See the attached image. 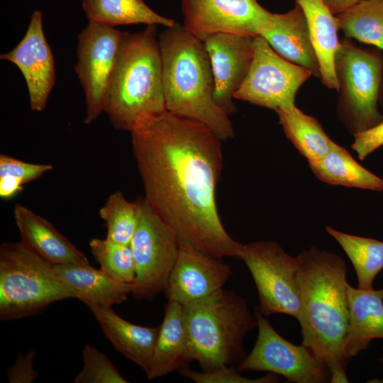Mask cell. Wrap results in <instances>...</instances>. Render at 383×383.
<instances>
[{
	"label": "cell",
	"mask_w": 383,
	"mask_h": 383,
	"mask_svg": "<svg viewBox=\"0 0 383 383\" xmlns=\"http://www.w3.org/2000/svg\"><path fill=\"white\" fill-rule=\"evenodd\" d=\"M130 133L144 199L179 243L238 258L241 243L226 231L216 206L221 139L204 123L168 111L142 119Z\"/></svg>",
	"instance_id": "obj_1"
},
{
	"label": "cell",
	"mask_w": 383,
	"mask_h": 383,
	"mask_svg": "<svg viewBox=\"0 0 383 383\" xmlns=\"http://www.w3.org/2000/svg\"><path fill=\"white\" fill-rule=\"evenodd\" d=\"M296 259L302 345L327 366L330 382H348L343 353L349 317L346 263L314 247Z\"/></svg>",
	"instance_id": "obj_2"
},
{
	"label": "cell",
	"mask_w": 383,
	"mask_h": 383,
	"mask_svg": "<svg viewBox=\"0 0 383 383\" xmlns=\"http://www.w3.org/2000/svg\"><path fill=\"white\" fill-rule=\"evenodd\" d=\"M158 39L167 111L204 123L221 140L233 138L229 116L213 99L214 78L204 42L178 23Z\"/></svg>",
	"instance_id": "obj_3"
},
{
	"label": "cell",
	"mask_w": 383,
	"mask_h": 383,
	"mask_svg": "<svg viewBox=\"0 0 383 383\" xmlns=\"http://www.w3.org/2000/svg\"><path fill=\"white\" fill-rule=\"evenodd\" d=\"M165 111L156 25L138 33L122 32L104 112L114 128L131 131L142 119Z\"/></svg>",
	"instance_id": "obj_4"
},
{
	"label": "cell",
	"mask_w": 383,
	"mask_h": 383,
	"mask_svg": "<svg viewBox=\"0 0 383 383\" xmlns=\"http://www.w3.org/2000/svg\"><path fill=\"white\" fill-rule=\"evenodd\" d=\"M182 306L190 359L197 361L203 371L244 359V338L257 326L245 299L222 288Z\"/></svg>",
	"instance_id": "obj_5"
},
{
	"label": "cell",
	"mask_w": 383,
	"mask_h": 383,
	"mask_svg": "<svg viewBox=\"0 0 383 383\" xmlns=\"http://www.w3.org/2000/svg\"><path fill=\"white\" fill-rule=\"evenodd\" d=\"M71 298L53 265L21 242L0 245V319L33 316L50 304Z\"/></svg>",
	"instance_id": "obj_6"
},
{
	"label": "cell",
	"mask_w": 383,
	"mask_h": 383,
	"mask_svg": "<svg viewBox=\"0 0 383 383\" xmlns=\"http://www.w3.org/2000/svg\"><path fill=\"white\" fill-rule=\"evenodd\" d=\"M335 68L340 92L338 114L348 129L355 134L382 121L378 111L382 58L345 37L335 54Z\"/></svg>",
	"instance_id": "obj_7"
},
{
	"label": "cell",
	"mask_w": 383,
	"mask_h": 383,
	"mask_svg": "<svg viewBox=\"0 0 383 383\" xmlns=\"http://www.w3.org/2000/svg\"><path fill=\"white\" fill-rule=\"evenodd\" d=\"M238 259L249 270L257 288L262 315L284 313L298 320L301 298L296 257L287 254L279 243L258 241L241 244Z\"/></svg>",
	"instance_id": "obj_8"
},
{
	"label": "cell",
	"mask_w": 383,
	"mask_h": 383,
	"mask_svg": "<svg viewBox=\"0 0 383 383\" xmlns=\"http://www.w3.org/2000/svg\"><path fill=\"white\" fill-rule=\"evenodd\" d=\"M130 245L135 266L131 294L137 299L151 300L165 289L178 256L179 242L144 198Z\"/></svg>",
	"instance_id": "obj_9"
},
{
	"label": "cell",
	"mask_w": 383,
	"mask_h": 383,
	"mask_svg": "<svg viewBox=\"0 0 383 383\" xmlns=\"http://www.w3.org/2000/svg\"><path fill=\"white\" fill-rule=\"evenodd\" d=\"M257 337L248 355L238 364L239 371H265L285 377L288 382L324 383L331 380L327 366L304 345L283 338L257 309Z\"/></svg>",
	"instance_id": "obj_10"
},
{
	"label": "cell",
	"mask_w": 383,
	"mask_h": 383,
	"mask_svg": "<svg viewBox=\"0 0 383 383\" xmlns=\"http://www.w3.org/2000/svg\"><path fill=\"white\" fill-rule=\"evenodd\" d=\"M311 76L309 70L282 57L258 35L254 38L250 67L234 99L276 111L295 104L297 91Z\"/></svg>",
	"instance_id": "obj_11"
},
{
	"label": "cell",
	"mask_w": 383,
	"mask_h": 383,
	"mask_svg": "<svg viewBox=\"0 0 383 383\" xmlns=\"http://www.w3.org/2000/svg\"><path fill=\"white\" fill-rule=\"evenodd\" d=\"M122 32L89 22L77 39L75 72L85 95V124L104 112V100L119 50Z\"/></svg>",
	"instance_id": "obj_12"
},
{
	"label": "cell",
	"mask_w": 383,
	"mask_h": 383,
	"mask_svg": "<svg viewBox=\"0 0 383 383\" xmlns=\"http://www.w3.org/2000/svg\"><path fill=\"white\" fill-rule=\"evenodd\" d=\"M181 8L184 28L202 41L217 33L258 36L273 14L257 0H182Z\"/></svg>",
	"instance_id": "obj_13"
},
{
	"label": "cell",
	"mask_w": 383,
	"mask_h": 383,
	"mask_svg": "<svg viewBox=\"0 0 383 383\" xmlns=\"http://www.w3.org/2000/svg\"><path fill=\"white\" fill-rule=\"evenodd\" d=\"M0 59L14 64L21 72L28 89L30 107L42 111L55 82V59L45 38L41 11L35 10L26 32L16 46L1 54Z\"/></svg>",
	"instance_id": "obj_14"
},
{
	"label": "cell",
	"mask_w": 383,
	"mask_h": 383,
	"mask_svg": "<svg viewBox=\"0 0 383 383\" xmlns=\"http://www.w3.org/2000/svg\"><path fill=\"white\" fill-rule=\"evenodd\" d=\"M232 270L222 257L179 243L178 256L164 291L168 301L185 305L223 288Z\"/></svg>",
	"instance_id": "obj_15"
},
{
	"label": "cell",
	"mask_w": 383,
	"mask_h": 383,
	"mask_svg": "<svg viewBox=\"0 0 383 383\" xmlns=\"http://www.w3.org/2000/svg\"><path fill=\"white\" fill-rule=\"evenodd\" d=\"M254 38L250 35L217 33L203 41L214 78V101L228 116L236 111L233 99L250 67Z\"/></svg>",
	"instance_id": "obj_16"
},
{
	"label": "cell",
	"mask_w": 383,
	"mask_h": 383,
	"mask_svg": "<svg viewBox=\"0 0 383 383\" xmlns=\"http://www.w3.org/2000/svg\"><path fill=\"white\" fill-rule=\"evenodd\" d=\"M13 218L21 242L42 259L53 265L89 264L83 252L50 221L28 208L16 204Z\"/></svg>",
	"instance_id": "obj_17"
},
{
	"label": "cell",
	"mask_w": 383,
	"mask_h": 383,
	"mask_svg": "<svg viewBox=\"0 0 383 383\" xmlns=\"http://www.w3.org/2000/svg\"><path fill=\"white\" fill-rule=\"evenodd\" d=\"M279 55L320 77L318 62L302 9L295 7L284 13H273L260 35Z\"/></svg>",
	"instance_id": "obj_18"
},
{
	"label": "cell",
	"mask_w": 383,
	"mask_h": 383,
	"mask_svg": "<svg viewBox=\"0 0 383 383\" xmlns=\"http://www.w3.org/2000/svg\"><path fill=\"white\" fill-rule=\"evenodd\" d=\"M348 326L343 344L348 364L374 339L383 338V288L360 289L348 284Z\"/></svg>",
	"instance_id": "obj_19"
},
{
	"label": "cell",
	"mask_w": 383,
	"mask_h": 383,
	"mask_svg": "<svg viewBox=\"0 0 383 383\" xmlns=\"http://www.w3.org/2000/svg\"><path fill=\"white\" fill-rule=\"evenodd\" d=\"M54 267L71 298L77 299L87 306L112 307L126 301L133 290V284L119 282L90 264H65Z\"/></svg>",
	"instance_id": "obj_20"
},
{
	"label": "cell",
	"mask_w": 383,
	"mask_h": 383,
	"mask_svg": "<svg viewBox=\"0 0 383 383\" xmlns=\"http://www.w3.org/2000/svg\"><path fill=\"white\" fill-rule=\"evenodd\" d=\"M87 307L115 349L147 373L159 326H143L129 322L118 316L112 307L95 305H88Z\"/></svg>",
	"instance_id": "obj_21"
},
{
	"label": "cell",
	"mask_w": 383,
	"mask_h": 383,
	"mask_svg": "<svg viewBox=\"0 0 383 383\" xmlns=\"http://www.w3.org/2000/svg\"><path fill=\"white\" fill-rule=\"evenodd\" d=\"M190 362L183 306L178 302L168 301L146 375L150 380L161 377L178 371Z\"/></svg>",
	"instance_id": "obj_22"
},
{
	"label": "cell",
	"mask_w": 383,
	"mask_h": 383,
	"mask_svg": "<svg viewBox=\"0 0 383 383\" xmlns=\"http://www.w3.org/2000/svg\"><path fill=\"white\" fill-rule=\"evenodd\" d=\"M308 23L310 38L318 62L322 83L339 91L335 57L340 46V30L336 16L323 0H296Z\"/></svg>",
	"instance_id": "obj_23"
},
{
	"label": "cell",
	"mask_w": 383,
	"mask_h": 383,
	"mask_svg": "<svg viewBox=\"0 0 383 383\" xmlns=\"http://www.w3.org/2000/svg\"><path fill=\"white\" fill-rule=\"evenodd\" d=\"M309 163L314 175L328 184L383 191V179L360 165L335 142L323 157Z\"/></svg>",
	"instance_id": "obj_24"
},
{
	"label": "cell",
	"mask_w": 383,
	"mask_h": 383,
	"mask_svg": "<svg viewBox=\"0 0 383 383\" xmlns=\"http://www.w3.org/2000/svg\"><path fill=\"white\" fill-rule=\"evenodd\" d=\"M276 112L287 138L309 162L329 151L334 141L315 118L304 113L295 104L284 105Z\"/></svg>",
	"instance_id": "obj_25"
},
{
	"label": "cell",
	"mask_w": 383,
	"mask_h": 383,
	"mask_svg": "<svg viewBox=\"0 0 383 383\" xmlns=\"http://www.w3.org/2000/svg\"><path fill=\"white\" fill-rule=\"evenodd\" d=\"M89 22L114 28L143 23L172 26L176 22L159 15L143 0H82Z\"/></svg>",
	"instance_id": "obj_26"
},
{
	"label": "cell",
	"mask_w": 383,
	"mask_h": 383,
	"mask_svg": "<svg viewBox=\"0 0 383 383\" xmlns=\"http://www.w3.org/2000/svg\"><path fill=\"white\" fill-rule=\"evenodd\" d=\"M326 231L341 246L351 261L357 278V288L373 289V282L383 270V242L338 231Z\"/></svg>",
	"instance_id": "obj_27"
},
{
	"label": "cell",
	"mask_w": 383,
	"mask_h": 383,
	"mask_svg": "<svg viewBox=\"0 0 383 383\" xmlns=\"http://www.w3.org/2000/svg\"><path fill=\"white\" fill-rule=\"evenodd\" d=\"M348 38L383 50V4L377 0H360L335 15Z\"/></svg>",
	"instance_id": "obj_28"
},
{
	"label": "cell",
	"mask_w": 383,
	"mask_h": 383,
	"mask_svg": "<svg viewBox=\"0 0 383 383\" xmlns=\"http://www.w3.org/2000/svg\"><path fill=\"white\" fill-rule=\"evenodd\" d=\"M142 209V199L132 202L122 192L115 191L99 210V216L105 221L106 238L130 245L137 229Z\"/></svg>",
	"instance_id": "obj_29"
},
{
	"label": "cell",
	"mask_w": 383,
	"mask_h": 383,
	"mask_svg": "<svg viewBox=\"0 0 383 383\" xmlns=\"http://www.w3.org/2000/svg\"><path fill=\"white\" fill-rule=\"evenodd\" d=\"M89 246L101 270L119 282L133 283L135 266L130 245L94 238Z\"/></svg>",
	"instance_id": "obj_30"
},
{
	"label": "cell",
	"mask_w": 383,
	"mask_h": 383,
	"mask_svg": "<svg viewBox=\"0 0 383 383\" xmlns=\"http://www.w3.org/2000/svg\"><path fill=\"white\" fill-rule=\"evenodd\" d=\"M50 164L30 163L5 154L0 155V197L10 199L23 189V186L52 170Z\"/></svg>",
	"instance_id": "obj_31"
},
{
	"label": "cell",
	"mask_w": 383,
	"mask_h": 383,
	"mask_svg": "<svg viewBox=\"0 0 383 383\" xmlns=\"http://www.w3.org/2000/svg\"><path fill=\"white\" fill-rule=\"evenodd\" d=\"M83 367L75 383H128L111 360L95 347L87 344L82 350Z\"/></svg>",
	"instance_id": "obj_32"
},
{
	"label": "cell",
	"mask_w": 383,
	"mask_h": 383,
	"mask_svg": "<svg viewBox=\"0 0 383 383\" xmlns=\"http://www.w3.org/2000/svg\"><path fill=\"white\" fill-rule=\"evenodd\" d=\"M178 372L196 383H274L280 379L279 375L270 372L261 377L248 378L231 366L202 372H196L185 366Z\"/></svg>",
	"instance_id": "obj_33"
},
{
	"label": "cell",
	"mask_w": 383,
	"mask_h": 383,
	"mask_svg": "<svg viewBox=\"0 0 383 383\" xmlns=\"http://www.w3.org/2000/svg\"><path fill=\"white\" fill-rule=\"evenodd\" d=\"M351 145L360 160H365L370 154L383 145V120L374 126L355 133Z\"/></svg>",
	"instance_id": "obj_34"
},
{
	"label": "cell",
	"mask_w": 383,
	"mask_h": 383,
	"mask_svg": "<svg viewBox=\"0 0 383 383\" xmlns=\"http://www.w3.org/2000/svg\"><path fill=\"white\" fill-rule=\"evenodd\" d=\"M35 351L19 354L14 363L7 370L9 383H32L38 376L34 369Z\"/></svg>",
	"instance_id": "obj_35"
},
{
	"label": "cell",
	"mask_w": 383,
	"mask_h": 383,
	"mask_svg": "<svg viewBox=\"0 0 383 383\" xmlns=\"http://www.w3.org/2000/svg\"><path fill=\"white\" fill-rule=\"evenodd\" d=\"M329 9L337 15L348 9L360 0H323Z\"/></svg>",
	"instance_id": "obj_36"
},
{
	"label": "cell",
	"mask_w": 383,
	"mask_h": 383,
	"mask_svg": "<svg viewBox=\"0 0 383 383\" xmlns=\"http://www.w3.org/2000/svg\"><path fill=\"white\" fill-rule=\"evenodd\" d=\"M383 349V348H382ZM378 360L383 363V355L378 359Z\"/></svg>",
	"instance_id": "obj_37"
},
{
	"label": "cell",
	"mask_w": 383,
	"mask_h": 383,
	"mask_svg": "<svg viewBox=\"0 0 383 383\" xmlns=\"http://www.w3.org/2000/svg\"><path fill=\"white\" fill-rule=\"evenodd\" d=\"M382 103H383V74H382Z\"/></svg>",
	"instance_id": "obj_38"
},
{
	"label": "cell",
	"mask_w": 383,
	"mask_h": 383,
	"mask_svg": "<svg viewBox=\"0 0 383 383\" xmlns=\"http://www.w3.org/2000/svg\"><path fill=\"white\" fill-rule=\"evenodd\" d=\"M383 4V0H377Z\"/></svg>",
	"instance_id": "obj_39"
}]
</instances>
